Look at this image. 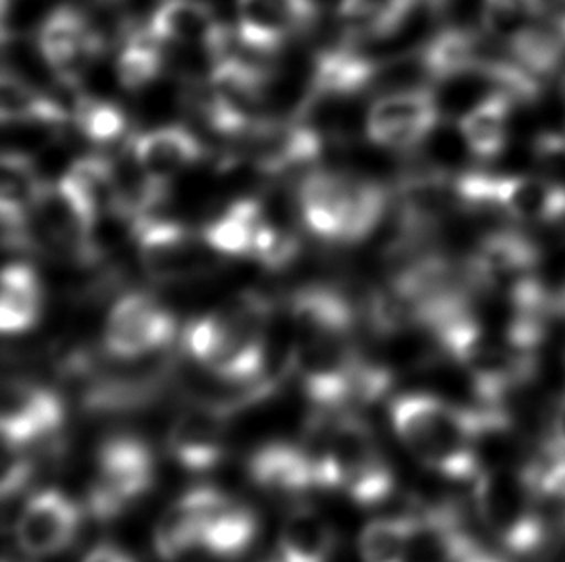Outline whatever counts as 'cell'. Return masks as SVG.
I'll use <instances>...</instances> for the list:
<instances>
[{"label": "cell", "instance_id": "6da1fadb", "mask_svg": "<svg viewBox=\"0 0 565 562\" xmlns=\"http://www.w3.org/2000/svg\"><path fill=\"white\" fill-rule=\"evenodd\" d=\"M303 443L313 453L322 491H342L361 509L379 507L394 491L392 466L360 417L315 411L306 420Z\"/></svg>", "mask_w": 565, "mask_h": 562}, {"label": "cell", "instance_id": "7a4b0ae2", "mask_svg": "<svg viewBox=\"0 0 565 562\" xmlns=\"http://www.w3.org/2000/svg\"><path fill=\"white\" fill-rule=\"evenodd\" d=\"M390 422L430 471L451 479L479 476V411H463L428 393H405L390 403Z\"/></svg>", "mask_w": 565, "mask_h": 562}, {"label": "cell", "instance_id": "3957f363", "mask_svg": "<svg viewBox=\"0 0 565 562\" xmlns=\"http://www.w3.org/2000/svg\"><path fill=\"white\" fill-rule=\"evenodd\" d=\"M157 479L153 448L136 433H110L93 455L85 509L97 522H113L134 509Z\"/></svg>", "mask_w": 565, "mask_h": 562}, {"label": "cell", "instance_id": "277c9868", "mask_svg": "<svg viewBox=\"0 0 565 562\" xmlns=\"http://www.w3.org/2000/svg\"><path fill=\"white\" fill-rule=\"evenodd\" d=\"M535 495L527 476L510 468L479 472L475 482V502L482 522L505 549L520 555L533 553L543 541Z\"/></svg>", "mask_w": 565, "mask_h": 562}, {"label": "cell", "instance_id": "5b68a950", "mask_svg": "<svg viewBox=\"0 0 565 562\" xmlns=\"http://www.w3.org/2000/svg\"><path fill=\"white\" fill-rule=\"evenodd\" d=\"M66 420V404L54 389L31 380L28 376H12L2 386L0 430L2 440L14 453L43 447L49 455L58 453L66 443L62 428Z\"/></svg>", "mask_w": 565, "mask_h": 562}, {"label": "cell", "instance_id": "8992f818", "mask_svg": "<svg viewBox=\"0 0 565 562\" xmlns=\"http://www.w3.org/2000/svg\"><path fill=\"white\" fill-rule=\"evenodd\" d=\"M178 316L161 296L126 291L116 301L103 327V355L115 360L153 357L177 339Z\"/></svg>", "mask_w": 565, "mask_h": 562}, {"label": "cell", "instance_id": "52a82bcc", "mask_svg": "<svg viewBox=\"0 0 565 562\" xmlns=\"http://www.w3.org/2000/svg\"><path fill=\"white\" fill-rule=\"evenodd\" d=\"M232 417L221 404L191 401L167 433L170 458L193 474L213 471L226 456Z\"/></svg>", "mask_w": 565, "mask_h": 562}, {"label": "cell", "instance_id": "ba28073f", "mask_svg": "<svg viewBox=\"0 0 565 562\" xmlns=\"http://www.w3.org/2000/svg\"><path fill=\"white\" fill-rule=\"evenodd\" d=\"M82 509L70 495L45 489L23 501L15 517V540L25 555L54 556L76 541Z\"/></svg>", "mask_w": 565, "mask_h": 562}, {"label": "cell", "instance_id": "9c48e42d", "mask_svg": "<svg viewBox=\"0 0 565 562\" xmlns=\"http://www.w3.org/2000/svg\"><path fill=\"white\" fill-rule=\"evenodd\" d=\"M443 120L433 87L381 95L371 105L367 138L394 151H415Z\"/></svg>", "mask_w": 565, "mask_h": 562}, {"label": "cell", "instance_id": "30bf717a", "mask_svg": "<svg viewBox=\"0 0 565 562\" xmlns=\"http://www.w3.org/2000/svg\"><path fill=\"white\" fill-rule=\"evenodd\" d=\"M247 478L273 499H298L321 489L319 468L306 443L275 440L263 443L247 461Z\"/></svg>", "mask_w": 565, "mask_h": 562}, {"label": "cell", "instance_id": "8fae6325", "mask_svg": "<svg viewBox=\"0 0 565 562\" xmlns=\"http://www.w3.org/2000/svg\"><path fill=\"white\" fill-rule=\"evenodd\" d=\"M319 12L315 0H239L237 33L255 51L276 53L303 35Z\"/></svg>", "mask_w": 565, "mask_h": 562}, {"label": "cell", "instance_id": "7c38bea8", "mask_svg": "<svg viewBox=\"0 0 565 562\" xmlns=\"http://www.w3.org/2000/svg\"><path fill=\"white\" fill-rule=\"evenodd\" d=\"M221 489L198 486L180 495L164 509L153 530V548L162 562H178L201 548V533Z\"/></svg>", "mask_w": 565, "mask_h": 562}, {"label": "cell", "instance_id": "4fadbf2b", "mask_svg": "<svg viewBox=\"0 0 565 562\" xmlns=\"http://www.w3.org/2000/svg\"><path fill=\"white\" fill-rule=\"evenodd\" d=\"M134 149L147 174L159 183L172 182L185 167L209 156L205 144L185 123L136 131Z\"/></svg>", "mask_w": 565, "mask_h": 562}, {"label": "cell", "instance_id": "5bb4252c", "mask_svg": "<svg viewBox=\"0 0 565 562\" xmlns=\"http://www.w3.org/2000/svg\"><path fill=\"white\" fill-rule=\"evenodd\" d=\"M259 536V517L245 502L222 491L206 518L201 549L218 561H236L247 555Z\"/></svg>", "mask_w": 565, "mask_h": 562}, {"label": "cell", "instance_id": "9a60e30c", "mask_svg": "<svg viewBox=\"0 0 565 562\" xmlns=\"http://www.w3.org/2000/svg\"><path fill=\"white\" fill-rule=\"evenodd\" d=\"M515 100L504 93H492L490 97L459 118V128L475 160L482 166H492L513 141L512 118Z\"/></svg>", "mask_w": 565, "mask_h": 562}, {"label": "cell", "instance_id": "2e32d148", "mask_svg": "<svg viewBox=\"0 0 565 562\" xmlns=\"http://www.w3.org/2000/svg\"><path fill=\"white\" fill-rule=\"evenodd\" d=\"M46 306V293L38 268L23 260L10 262L2 274L0 326L4 335H22L38 326Z\"/></svg>", "mask_w": 565, "mask_h": 562}, {"label": "cell", "instance_id": "e0dca14e", "mask_svg": "<svg viewBox=\"0 0 565 562\" xmlns=\"http://www.w3.org/2000/svg\"><path fill=\"white\" fill-rule=\"evenodd\" d=\"M337 545V530L329 518L315 507L299 505L280 528L278 562H330Z\"/></svg>", "mask_w": 565, "mask_h": 562}, {"label": "cell", "instance_id": "ac0fdd59", "mask_svg": "<svg viewBox=\"0 0 565 562\" xmlns=\"http://www.w3.org/2000/svg\"><path fill=\"white\" fill-rule=\"evenodd\" d=\"M190 89L191 85L184 79L164 69L153 82L131 93L126 108L136 131L184 123L190 108Z\"/></svg>", "mask_w": 565, "mask_h": 562}, {"label": "cell", "instance_id": "d6986e66", "mask_svg": "<svg viewBox=\"0 0 565 562\" xmlns=\"http://www.w3.org/2000/svg\"><path fill=\"white\" fill-rule=\"evenodd\" d=\"M149 28L162 43L195 45L211 43L221 22L203 0H167Z\"/></svg>", "mask_w": 565, "mask_h": 562}, {"label": "cell", "instance_id": "ffe728a7", "mask_svg": "<svg viewBox=\"0 0 565 562\" xmlns=\"http://www.w3.org/2000/svg\"><path fill=\"white\" fill-rule=\"evenodd\" d=\"M544 15L543 0H482V31L505 48L536 30Z\"/></svg>", "mask_w": 565, "mask_h": 562}, {"label": "cell", "instance_id": "44dd1931", "mask_svg": "<svg viewBox=\"0 0 565 562\" xmlns=\"http://www.w3.org/2000/svg\"><path fill=\"white\" fill-rule=\"evenodd\" d=\"M2 72L20 79L39 93H49L61 79L53 64L41 51L35 35H4L2 37Z\"/></svg>", "mask_w": 565, "mask_h": 562}, {"label": "cell", "instance_id": "7402d4cb", "mask_svg": "<svg viewBox=\"0 0 565 562\" xmlns=\"http://www.w3.org/2000/svg\"><path fill=\"white\" fill-rule=\"evenodd\" d=\"M415 530V512L397 517L376 518L360 536L363 562H405Z\"/></svg>", "mask_w": 565, "mask_h": 562}, {"label": "cell", "instance_id": "603a6c76", "mask_svg": "<svg viewBox=\"0 0 565 562\" xmlns=\"http://www.w3.org/2000/svg\"><path fill=\"white\" fill-rule=\"evenodd\" d=\"M72 123L84 133V138L89 143L103 147V149L120 143L136 131L131 130L134 123L128 115V108L122 107L120 102L93 100L87 95H85L82 107L77 108Z\"/></svg>", "mask_w": 565, "mask_h": 562}, {"label": "cell", "instance_id": "cb8c5ba5", "mask_svg": "<svg viewBox=\"0 0 565 562\" xmlns=\"http://www.w3.org/2000/svg\"><path fill=\"white\" fill-rule=\"evenodd\" d=\"M64 126L46 120H7L2 122V154H15L23 159L35 156L46 143H51Z\"/></svg>", "mask_w": 565, "mask_h": 562}, {"label": "cell", "instance_id": "d4e9b609", "mask_svg": "<svg viewBox=\"0 0 565 562\" xmlns=\"http://www.w3.org/2000/svg\"><path fill=\"white\" fill-rule=\"evenodd\" d=\"M45 183L39 182L30 159L2 154L0 162V198L30 208Z\"/></svg>", "mask_w": 565, "mask_h": 562}, {"label": "cell", "instance_id": "484cf974", "mask_svg": "<svg viewBox=\"0 0 565 562\" xmlns=\"http://www.w3.org/2000/svg\"><path fill=\"white\" fill-rule=\"evenodd\" d=\"M64 0H2L4 35H35Z\"/></svg>", "mask_w": 565, "mask_h": 562}, {"label": "cell", "instance_id": "4316f807", "mask_svg": "<svg viewBox=\"0 0 565 562\" xmlns=\"http://www.w3.org/2000/svg\"><path fill=\"white\" fill-rule=\"evenodd\" d=\"M82 562H136L122 548L115 543H99L84 556Z\"/></svg>", "mask_w": 565, "mask_h": 562}, {"label": "cell", "instance_id": "83f0119b", "mask_svg": "<svg viewBox=\"0 0 565 562\" xmlns=\"http://www.w3.org/2000/svg\"><path fill=\"white\" fill-rule=\"evenodd\" d=\"M554 440L558 441L559 445L565 448V401L559 404L558 417H556V432H554Z\"/></svg>", "mask_w": 565, "mask_h": 562}, {"label": "cell", "instance_id": "f1b7e54d", "mask_svg": "<svg viewBox=\"0 0 565 562\" xmlns=\"http://www.w3.org/2000/svg\"><path fill=\"white\" fill-rule=\"evenodd\" d=\"M270 562H278V559H276V561H270Z\"/></svg>", "mask_w": 565, "mask_h": 562}]
</instances>
